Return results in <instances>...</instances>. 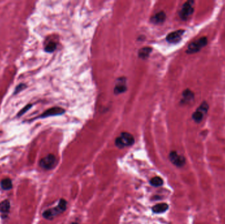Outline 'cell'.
I'll return each instance as SVG.
<instances>
[{"label": "cell", "instance_id": "6da1fadb", "mask_svg": "<svg viewBox=\"0 0 225 224\" xmlns=\"http://www.w3.org/2000/svg\"><path fill=\"white\" fill-rule=\"evenodd\" d=\"M67 202L65 199H61L59 201L58 205L53 208L48 209L43 213L44 218L48 220H52L57 216L59 215L60 214L65 212L66 209H67Z\"/></svg>", "mask_w": 225, "mask_h": 224}, {"label": "cell", "instance_id": "7a4b0ae2", "mask_svg": "<svg viewBox=\"0 0 225 224\" xmlns=\"http://www.w3.org/2000/svg\"><path fill=\"white\" fill-rule=\"evenodd\" d=\"M134 143L133 135L128 132H123L115 139V145L119 148L131 146Z\"/></svg>", "mask_w": 225, "mask_h": 224}, {"label": "cell", "instance_id": "3957f363", "mask_svg": "<svg viewBox=\"0 0 225 224\" xmlns=\"http://www.w3.org/2000/svg\"><path fill=\"white\" fill-rule=\"evenodd\" d=\"M207 44V38L206 37H202L201 38L197 39L194 42H191L189 44L186 53L189 54L195 53L200 51L203 47L206 46Z\"/></svg>", "mask_w": 225, "mask_h": 224}, {"label": "cell", "instance_id": "277c9868", "mask_svg": "<svg viewBox=\"0 0 225 224\" xmlns=\"http://www.w3.org/2000/svg\"><path fill=\"white\" fill-rule=\"evenodd\" d=\"M57 164V160L54 154H48L39 162V166L45 170L54 168Z\"/></svg>", "mask_w": 225, "mask_h": 224}, {"label": "cell", "instance_id": "5b68a950", "mask_svg": "<svg viewBox=\"0 0 225 224\" xmlns=\"http://www.w3.org/2000/svg\"><path fill=\"white\" fill-rule=\"evenodd\" d=\"M194 2L193 1H188L184 3L182 5V8L179 13L180 17L184 20H186L191 15L193 14L194 11Z\"/></svg>", "mask_w": 225, "mask_h": 224}, {"label": "cell", "instance_id": "8992f818", "mask_svg": "<svg viewBox=\"0 0 225 224\" xmlns=\"http://www.w3.org/2000/svg\"><path fill=\"white\" fill-rule=\"evenodd\" d=\"M209 109V105L206 101H203V103L201 104V105L198 107L196 112L193 114L192 118L196 122H200L205 115H206Z\"/></svg>", "mask_w": 225, "mask_h": 224}, {"label": "cell", "instance_id": "52a82bcc", "mask_svg": "<svg viewBox=\"0 0 225 224\" xmlns=\"http://www.w3.org/2000/svg\"><path fill=\"white\" fill-rule=\"evenodd\" d=\"M170 161L177 167H182L186 162V160L182 155L178 154L176 151H171L169 154Z\"/></svg>", "mask_w": 225, "mask_h": 224}, {"label": "cell", "instance_id": "ba28073f", "mask_svg": "<svg viewBox=\"0 0 225 224\" xmlns=\"http://www.w3.org/2000/svg\"><path fill=\"white\" fill-rule=\"evenodd\" d=\"M184 32L185 31L184 30H178L169 34L167 36V42L173 44L179 42L182 39Z\"/></svg>", "mask_w": 225, "mask_h": 224}, {"label": "cell", "instance_id": "9c48e42d", "mask_svg": "<svg viewBox=\"0 0 225 224\" xmlns=\"http://www.w3.org/2000/svg\"><path fill=\"white\" fill-rule=\"evenodd\" d=\"M65 112L64 109L60 107H53L46 111L43 114L41 115V117L45 118L51 116H55V115H60Z\"/></svg>", "mask_w": 225, "mask_h": 224}, {"label": "cell", "instance_id": "30bf717a", "mask_svg": "<svg viewBox=\"0 0 225 224\" xmlns=\"http://www.w3.org/2000/svg\"><path fill=\"white\" fill-rule=\"evenodd\" d=\"M127 90V86L125 84V80L124 79H120L119 78L118 83L117 84L114 92L115 94H120L124 93Z\"/></svg>", "mask_w": 225, "mask_h": 224}, {"label": "cell", "instance_id": "8fae6325", "mask_svg": "<svg viewBox=\"0 0 225 224\" xmlns=\"http://www.w3.org/2000/svg\"><path fill=\"white\" fill-rule=\"evenodd\" d=\"M169 208V206L166 203H160L157 204L152 208V211L155 214H160L166 212Z\"/></svg>", "mask_w": 225, "mask_h": 224}, {"label": "cell", "instance_id": "7c38bea8", "mask_svg": "<svg viewBox=\"0 0 225 224\" xmlns=\"http://www.w3.org/2000/svg\"><path fill=\"white\" fill-rule=\"evenodd\" d=\"M182 102L184 103H190V101H192L194 99V94L191 90L187 89L184 90L182 93Z\"/></svg>", "mask_w": 225, "mask_h": 224}, {"label": "cell", "instance_id": "4fadbf2b", "mask_svg": "<svg viewBox=\"0 0 225 224\" xmlns=\"http://www.w3.org/2000/svg\"><path fill=\"white\" fill-rule=\"evenodd\" d=\"M166 18V15L163 11H161L157 13L151 18V20L155 23H161L164 22V20Z\"/></svg>", "mask_w": 225, "mask_h": 224}, {"label": "cell", "instance_id": "5bb4252c", "mask_svg": "<svg viewBox=\"0 0 225 224\" xmlns=\"http://www.w3.org/2000/svg\"><path fill=\"white\" fill-rule=\"evenodd\" d=\"M152 49L149 47H145L140 49L138 51V56L141 59H146L149 55Z\"/></svg>", "mask_w": 225, "mask_h": 224}, {"label": "cell", "instance_id": "9a60e30c", "mask_svg": "<svg viewBox=\"0 0 225 224\" xmlns=\"http://www.w3.org/2000/svg\"><path fill=\"white\" fill-rule=\"evenodd\" d=\"M10 210V203L9 201L5 200L0 203V212L3 214L8 213Z\"/></svg>", "mask_w": 225, "mask_h": 224}, {"label": "cell", "instance_id": "2e32d148", "mask_svg": "<svg viewBox=\"0 0 225 224\" xmlns=\"http://www.w3.org/2000/svg\"><path fill=\"white\" fill-rule=\"evenodd\" d=\"M150 184L151 185L156 187H161L163 184V180L161 178L157 176V177H154L150 180Z\"/></svg>", "mask_w": 225, "mask_h": 224}, {"label": "cell", "instance_id": "e0dca14e", "mask_svg": "<svg viewBox=\"0 0 225 224\" xmlns=\"http://www.w3.org/2000/svg\"><path fill=\"white\" fill-rule=\"evenodd\" d=\"M13 186L12 181L9 178H5L2 180L1 187L4 190H9Z\"/></svg>", "mask_w": 225, "mask_h": 224}, {"label": "cell", "instance_id": "ac0fdd59", "mask_svg": "<svg viewBox=\"0 0 225 224\" xmlns=\"http://www.w3.org/2000/svg\"><path fill=\"white\" fill-rule=\"evenodd\" d=\"M57 47V44L54 42H51L50 43H48L47 44V45L45 46V51L47 52H53L55 49Z\"/></svg>", "mask_w": 225, "mask_h": 224}, {"label": "cell", "instance_id": "d6986e66", "mask_svg": "<svg viewBox=\"0 0 225 224\" xmlns=\"http://www.w3.org/2000/svg\"><path fill=\"white\" fill-rule=\"evenodd\" d=\"M30 106H29V107H27V108H26V109H28V108H30ZM24 112H25V111H24H24H23V112H21V113H20V114H23V113H24Z\"/></svg>", "mask_w": 225, "mask_h": 224}]
</instances>
